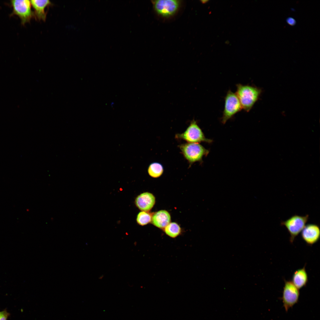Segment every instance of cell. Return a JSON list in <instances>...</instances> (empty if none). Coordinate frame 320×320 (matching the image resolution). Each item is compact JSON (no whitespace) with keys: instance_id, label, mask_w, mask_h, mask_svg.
I'll use <instances>...</instances> for the list:
<instances>
[{"instance_id":"cell-17","label":"cell","mask_w":320,"mask_h":320,"mask_svg":"<svg viewBox=\"0 0 320 320\" xmlns=\"http://www.w3.org/2000/svg\"><path fill=\"white\" fill-rule=\"evenodd\" d=\"M9 315L6 310L0 311V320H7Z\"/></svg>"},{"instance_id":"cell-11","label":"cell","mask_w":320,"mask_h":320,"mask_svg":"<svg viewBox=\"0 0 320 320\" xmlns=\"http://www.w3.org/2000/svg\"><path fill=\"white\" fill-rule=\"evenodd\" d=\"M171 220L169 213L166 210H161L152 215L151 222L156 227L164 229L170 223Z\"/></svg>"},{"instance_id":"cell-12","label":"cell","mask_w":320,"mask_h":320,"mask_svg":"<svg viewBox=\"0 0 320 320\" xmlns=\"http://www.w3.org/2000/svg\"><path fill=\"white\" fill-rule=\"evenodd\" d=\"M31 5L34 9V16L39 20L45 21L46 14L45 11L46 7L51 4L48 0L30 1Z\"/></svg>"},{"instance_id":"cell-15","label":"cell","mask_w":320,"mask_h":320,"mask_svg":"<svg viewBox=\"0 0 320 320\" xmlns=\"http://www.w3.org/2000/svg\"><path fill=\"white\" fill-rule=\"evenodd\" d=\"M164 172L162 165L158 162H153L149 165L148 172L149 175L153 178H158L162 175Z\"/></svg>"},{"instance_id":"cell-4","label":"cell","mask_w":320,"mask_h":320,"mask_svg":"<svg viewBox=\"0 0 320 320\" xmlns=\"http://www.w3.org/2000/svg\"><path fill=\"white\" fill-rule=\"evenodd\" d=\"M175 137L183 140L189 143H198L203 142L211 143L212 140L206 138L202 130L195 120H192L184 132L178 133Z\"/></svg>"},{"instance_id":"cell-6","label":"cell","mask_w":320,"mask_h":320,"mask_svg":"<svg viewBox=\"0 0 320 320\" xmlns=\"http://www.w3.org/2000/svg\"><path fill=\"white\" fill-rule=\"evenodd\" d=\"M12 7L11 15H16L20 19L23 25L30 21L34 16V12L31 9L30 1L28 0H13L11 1Z\"/></svg>"},{"instance_id":"cell-14","label":"cell","mask_w":320,"mask_h":320,"mask_svg":"<svg viewBox=\"0 0 320 320\" xmlns=\"http://www.w3.org/2000/svg\"><path fill=\"white\" fill-rule=\"evenodd\" d=\"M164 231L167 235L172 238L178 236L182 232L180 226L175 222L170 223L164 229Z\"/></svg>"},{"instance_id":"cell-2","label":"cell","mask_w":320,"mask_h":320,"mask_svg":"<svg viewBox=\"0 0 320 320\" xmlns=\"http://www.w3.org/2000/svg\"><path fill=\"white\" fill-rule=\"evenodd\" d=\"M179 147L190 166L193 163L202 161L204 156H207L209 151L198 143H186L179 145Z\"/></svg>"},{"instance_id":"cell-16","label":"cell","mask_w":320,"mask_h":320,"mask_svg":"<svg viewBox=\"0 0 320 320\" xmlns=\"http://www.w3.org/2000/svg\"><path fill=\"white\" fill-rule=\"evenodd\" d=\"M152 217V215L148 212L141 211L138 214L136 221L140 225H145L151 222Z\"/></svg>"},{"instance_id":"cell-1","label":"cell","mask_w":320,"mask_h":320,"mask_svg":"<svg viewBox=\"0 0 320 320\" xmlns=\"http://www.w3.org/2000/svg\"><path fill=\"white\" fill-rule=\"evenodd\" d=\"M236 87L235 93L242 109L247 112L249 111L258 100L262 92L261 89L256 87L240 84H237Z\"/></svg>"},{"instance_id":"cell-18","label":"cell","mask_w":320,"mask_h":320,"mask_svg":"<svg viewBox=\"0 0 320 320\" xmlns=\"http://www.w3.org/2000/svg\"><path fill=\"white\" fill-rule=\"evenodd\" d=\"M287 23L289 25H294L296 23L295 20L292 17H289L286 20Z\"/></svg>"},{"instance_id":"cell-3","label":"cell","mask_w":320,"mask_h":320,"mask_svg":"<svg viewBox=\"0 0 320 320\" xmlns=\"http://www.w3.org/2000/svg\"><path fill=\"white\" fill-rule=\"evenodd\" d=\"M309 218L308 215L305 216L295 215L281 222L280 225L285 227L290 234L289 241L291 243L293 242L296 237L302 231Z\"/></svg>"},{"instance_id":"cell-7","label":"cell","mask_w":320,"mask_h":320,"mask_svg":"<svg viewBox=\"0 0 320 320\" xmlns=\"http://www.w3.org/2000/svg\"><path fill=\"white\" fill-rule=\"evenodd\" d=\"M180 1L175 0H158L152 1L155 11L159 15L168 18L174 15L178 11Z\"/></svg>"},{"instance_id":"cell-5","label":"cell","mask_w":320,"mask_h":320,"mask_svg":"<svg viewBox=\"0 0 320 320\" xmlns=\"http://www.w3.org/2000/svg\"><path fill=\"white\" fill-rule=\"evenodd\" d=\"M242 109L236 93L229 90L225 98V104L221 121L225 124L230 119Z\"/></svg>"},{"instance_id":"cell-8","label":"cell","mask_w":320,"mask_h":320,"mask_svg":"<svg viewBox=\"0 0 320 320\" xmlns=\"http://www.w3.org/2000/svg\"><path fill=\"white\" fill-rule=\"evenodd\" d=\"M284 282L282 299L284 309L287 311L298 302L300 292L291 281L284 279Z\"/></svg>"},{"instance_id":"cell-10","label":"cell","mask_w":320,"mask_h":320,"mask_svg":"<svg viewBox=\"0 0 320 320\" xmlns=\"http://www.w3.org/2000/svg\"><path fill=\"white\" fill-rule=\"evenodd\" d=\"M155 201V198L152 193L145 192L137 196L135 203L137 207L141 211L148 212L153 207Z\"/></svg>"},{"instance_id":"cell-9","label":"cell","mask_w":320,"mask_h":320,"mask_svg":"<svg viewBox=\"0 0 320 320\" xmlns=\"http://www.w3.org/2000/svg\"><path fill=\"white\" fill-rule=\"evenodd\" d=\"M302 239L309 246L316 244L320 238V228L316 224L309 223L305 225L301 232Z\"/></svg>"},{"instance_id":"cell-13","label":"cell","mask_w":320,"mask_h":320,"mask_svg":"<svg viewBox=\"0 0 320 320\" xmlns=\"http://www.w3.org/2000/svg\"><path fill=\"white\" fill-rule=\"evenodd\" d=\"M305 265L302 268L298 269L293 273L291 281L298 289L305 287L308 281V275Z\"/></svg>"}]
</instances>
